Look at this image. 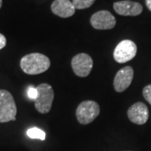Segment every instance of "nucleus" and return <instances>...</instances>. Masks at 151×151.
<instances>
[{"label":"nucleus","mask_w":151,"mask_h":151,"mask_svg":"<svg viewBox=\"0 0 151 151\" xmlns=\"http://www.w3.org/2000/svg\"><path fill=\"white\" fill-rule=\"evenodd\" d=\"M128 117L135 124H145L149 119V109L144 103H136L133 104L128 110Z\"/></svg>","instance_id":"obj_10"},{"label":"nucleus","mask_w":151,"mask_h":151,"mask_svg":"<svg viewBox=\"0 0 151 151\" xmlns=\"http://www.w3.org/2000/svg\"><path fill=\"white\" fill-rule=\"evenodd\" d=\"M143 96L145 100L151 105V85L145 86L143 89Z\"/></svg>","instance_id":"obj_14"},{"label":"nucleus","mask_w":151,"mask_h":151,"mask_svg":"<svg viewBox=\"0 0 151 151\" xmlns=\"http://www.w3.org/2000/svg\"><path fill=\"white\" fill-rule=\"evenodd\" d=\"M2 4H3V0H0V9L2 7Z\"/></svg>","instance_id":"obj_18"},{"label":"nucleus","mask_w":151,"mask_h":151,"mask_svg":"<svg viewBox=\"0 0 151 151\" xmlns=\"http://www.w3.org/2000/svg\"><path fill=\"white\" fill-rule=\"evenodd\" d=\"M26 134L29 138L33 139H40V140H45L46 138V134L43 130L38 128H30L27 130Z\"/></svg>","instance_id":"obj_12"},{"label":"nucleus","mask_w":151,"mask_h":151,"mask_svg":"<svg viewBox=\"0 0 151 151\" xmlns=\"http://www.w3.org/2000/svg\"><path fill=\"white\" fill-rule=\"evenodd\" d=\"M52 13L60 18H69L76 12V8L70 0H55L51 4Z\"/></svg>","instance_id":"obj_11"},{"label":"nucleus","mask_w":151,"mask_h":151,"mask_svg":"<svg viewBox=\"0 0 151 151\" xmlns=\"http://www.w3.org/2000/svg\"><path fill=\"white\" fill-rule=\"evenodd\" d=\"M145 3L147 8L151 11V0H145Z\"/></svg>","instance_id":"obj_17"},{"label":"nucleus","mask_w":151,"mask_h":151,"mask_svg":"<svg viewBox=\"0 0 151 151\" xmlns=\"http://www.w3.org/2000/svg\"><path fill=\"white\" fill-rule=\"evenodd\" d=\"M17 107L10 92L0 89V123L16 120Z\"/></svg>","instance_id":"obj_2"},{"label":"nucleus","mask_w":151,"mask_h":151,"mask_svg":"<svg viewBox=\"0 0 151 151\" xmlns=\"http://www.w3.org/2000/svg\"><path fill=\"white\" fill-rule=\"evenodd\" d=\"M37 97L35 100V106L39 113H48L54 100V91L50 85L47 83H41L36 86Z\"/></svg>","instance_id":"obj_3"},{"label":"nucleus","mask_w":151,"mask_h":151,"mask_svg":"<svg viewBox=\"0 0 151 151\" xmlns=\"http://www.w3.org/2000/svg\"><path fill=\"white\" fill-rule=\"evenodd\" d=\"M50 66V60L46 55L40 53H31L22 57L20 67L28 75L44 73Z\"/></svg>","instance_id":"obj_1"},{"label":"nucleus","mask_w":151,"mask_h":151,"mask_svg":"<svg viewBox=\"0 0 151 151\" xmlns=\"http://www.w3.org/2000/svg\"><path fill=\"white\" fill-rule=\"evenodd\" d=\"M100 113V107L98 103L86 100L81 103L76 108V115L77 121L81 124H88L92 123Z\"/></svg>","instance_id":"obj_4"},{"label":"nucleus","mask_w":151,"mask_h":151,"mask_svg":"<svg viewBox=\"0 0 151 151\" xmlns=\"http://www.w3.org/2000/svg\"><path fill=\"white\" fill-rule=\"evenodd\" d=\"M91 24L94 29L99 30L111 29L116 25V19L107 10H101L95 13L91 17Z\"/></svg>","instance_id":"obj_7"},{"label":"nucleus","mask_w":151,"mask_h":151,"mask_svg":"<svg viewBox=\"0 0 151 151\" xmlns=\"http://www.w3.org/2000/svg\"><path fill=\"white\" fill-rule=\"evenodd\" d=\"M113 9L117 14L123 16H137L143 11V7L140 4L129 0L114 3Z\"/></svg>","instance_id":"obj_9"},{"label":"nucleus","mask_w":151,"mask_h":151,"mask_svg":"<svg viewBox=\"0 0 151 151\" xmlns=\"http://www.w3.org/2000/svg\"><path fill=\"white\" fill-rule=\"evenodd\" d=\"M93 66V60L89 55L80 53L71 60V67L76 75L80 77H86L91 73Z\"/></svg>","instance_id":"obj_6"},{"label":"nucleus","mask_w":151,"mask_h":151,"mask_svg":"<svg viewBox=\"0 0 151 151\" xmlns=\"http://www.w3.org/2000/svg\"><path fill=\"white\" fill-rule=\"evenodd\" d=\"M95 0H72V4L77 9H84L90 8L94 4Z\"/></svg>","instance_id":"obj_13"},{"label":"nucleus","mask_w":151,"mask_h":151,"mask_svg":"<svg viewBox=\"0 0 151 151\" xmlns=\"http://www.w3.org/2000/svg\"><path fill=\"white\" fill-rule=\"evenodd\" d=\"M137 53L136 44L130 40H124L118 44L113 51V58L119 63H125L134 59Z\"/></svg>","instance_id":"obj_5"},{"label":"nucleus","mask_w":151,"mask_h":151,"mask_svg":"<svg viewBox=\"0 0 151 151\" xmlns=\"http://www.w3.org/2000/svg\"><path fill=\"white\" fill-rule=\"evenodd\" d=\"M134 78V69L125 66L118 71L113 80V86L117 92H124L131 85Z\"/></svg>","instance_id":"obj_8"},{"label":"nucleus","mask_w":151,"mask_h":151,"mask_svg":"<svg viewBox=\"0 0 151 151\" xmlns=\"http://www.w3.org/2000/svg\"><path fill=\"white\" fill-rule=\"evenodd\" d=\"M37 88L36 87H34L33 86H30L27 90V95L28 97L31 100H35V98L37 97Z\"/></svg>","instance_id":"obj_15"},{"label":"nucleus","mask_w":151,"mask_h":151,"mask_svg":"<svg viewBox=\"0 0 151 151\" xmlns=\"http://www.w3.org/2000/svg\"><path fill=\"white\" fill-rule=\"evenodd\" d=\"M6 43H7V40H6L5 36L4 35L0 34V50L5 47Z\"/></svg>","instance_id":"obj_16"}]
</instances>
